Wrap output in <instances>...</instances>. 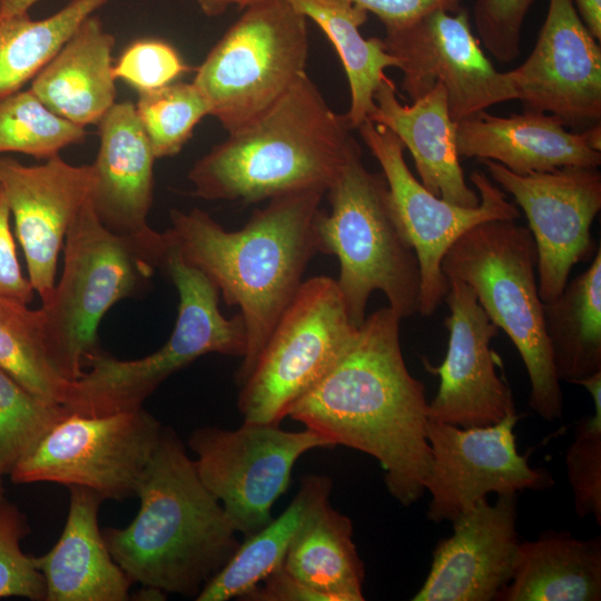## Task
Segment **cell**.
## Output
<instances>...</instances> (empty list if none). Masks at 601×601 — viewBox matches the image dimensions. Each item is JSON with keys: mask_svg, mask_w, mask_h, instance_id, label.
<instances>
[{"mask_svg": "<svg viewBox=\"0 0 601 601\" xmlns=\"http://www.w3.org/2000/svg\"><path fill=\"white\" fill-rule=\"evenodd\" d=\"M401 319L387 306L365 318L334 366L289 408L287 417L375 457L390 494L410 506L425 492L431 450L428 402L407 370Z\"/></svg>", "mask_w": 601, "mask_h": 601, "instance_id": "6da1fadb", "label": "cell"}, {"mask_svg": "<svg viewBox=\"0 0 601 601\" xmlns=\"http://www.w3.org/2000/svg\"><path fill=\"white\" fill-rule=\"evenodd\" d=\"M324 195L306 190L274 197L238 230L225 229L198 208L170 211L167 245L199 269L227 305L240 309L247 349L235 373L239 386L319 252Z\"/></svg>", "mask_w": 601, "mask_h": 601, "instance_id": "7a4b0ae2", "label": "cell"}, {"mask_svg": "<svg viewBox=\"0 0 601 601\" xmlns=\"http://www.w3.org/2000/svg\"><path fill=\"white\" fill-rule=\"evenodd\" d=\"M306 72L269 108L228 132L188 173L193 195L254 204L306 190L327 191L361 146Z\"/></svg>", "mask_w": 601, "mask_h": 601, "instance_id": "3957f363", "label": "cell"}, {"mask_svg": "<svg viewBox=\"0 0 601 601\" xmlns=\"http://www.w3.org/2000/svg\"><path fill=\"white\" fill-rule=\"evenodd\" d=\"M138 513L102 531L132 583L196 599L237 550V531L206 487L177 433L162 426L136 489Z\"/></svg>", "mask_w": 601, "mask_h": 601, "instance_id": "277c9868", "label": "cell"}, {"mask_svg": "<svg viewBox=\"0 0 601 601\" xmlns=\"http://www.w3.org/2000/svg\"><path fill=\"white\" fill-rule=\"evenodd\" d=\"M62 250V272L41 309L55 362L75 381L83 373L86 356L98 349L102 317L162 268L167 244L164 233L132 237L109 230L88 200L70 225Z\"/></svg>", "mask_w": 601, "mask_h": 601, "instance_id": "5b68a950", "label": "cell"}, {"mask_svg": "<svg viewBox=\"0 0 601 601\" xmlns=\"http://www.w3.org/2000/svg\"><path fill=\"white\" fill-rule=\"evenodd\" d=\"M331 211L318 220L319 253L339 262L336 280L352 323L366 318L371 294L381 290L400 318L420 312L421 268L393 209L382 173L354 160L326 191Z\"/></svg>", "mask_w": 601, "mask_h": 601, "instance_id": "8992f818", "label": "cell"}, {"mask_svg": "<svg viewBox=\"0 0 601 601\" xmlns=\"http://www.w3.org/2000/svg\"><path fill=\"white\" fill-rule=\"evenodd\" d=\"M536 265L528 227L515 220H490L460 236L441 267L447 279L472 288L491 322L510 337L530 378V407L553 422L563 415V394L544 331Z\"/></svg>", "mask_w": 601, "mask_h": 601, "instance_id": "52a82bcc", "label": "cell"}, {"mask_svg": "<svg viewBox=\"0 0 601 601\" xmlns=\"http://www.w3.org/2000/svg\"><path fill=\"white\" fill-rule=\"evenodd\" d=\"M168 246V245H167ZM162 269L179 295L175 327L156 352L118 359L99 348L85 358L88 371L70 382L63 406L81 415H105L141 407L170 375L210 353L244 357L247 331L240 313L227 318L217 287L169 246Z\"/></svg>", "mask_w": 601, "mask_h": 601, "instance_id": "ba28073f", "label": "cell"}, {"mask_svg": "<svg viewBox=\"0 0 601 601\" xmlns=\"http://www.w3.org/2000/svg\"><path fill=\"white\" fill-rule=\"evenodd\" d=\"M307 18L287 0L254 3L196 69L193 82L227 132L277 101L305 71Z\"/></svg>", "mask_w": 601, "mask_h": 601, "instance_id": "9c48e42d", "label": "cell"}, {"mask_svg": "<svg viewBox=\"0 0 601 601\" xmlns=\"http://www.w3.org/2000/svg\"><path fill=\"white\" fill-rule=\"evenodd\" d=\"M358 328L335 279L322 275L304 280L239 386L244 422L280 424L341 358Z\"/></svg>", "mask_w": 601, "mask_h": 601, "instance_id": "30bf717a", "label": "cell"}, {"mask_svg": "<svg viewBox=\"0 0 601 601\" xmlns=\"http://www.w3.org/2000/svg\"><path fill=\"white\" fill-rule=\"evenodd\" d=\"M162 425L142 406L105 415L68 412L9 474L18 484L81 486L104 500L136 496Z\"/></svg>", "mask_w": 601, "mask_h": 601, "instance_id": "8fae6325", "label": "cell"}, {"mask_svg": "<svg viewBox=\"0 0 601 601\" xmlns=\"http://www.w3.org/2000/svg\"><path fill=\"white\" fill-rule=\"evenodd\" d=\"M188 445L200 480L244 536L272 521V506L286 492L296 461L311 450L333 447L311 428L247 422L236 430L198 427Z\"/></svg>", "mask_w": 601, "mask_h": 601, "instance_id": "7c38bea8", "label": "cell"}, {"mask_svg": "<svg viewBox=\"0 0 601 601\" xmlns=\"http://www.w3.org/2000/svg\"><path fill=\"white\" fill-rule=\"evenodd\" d=\"M363 141L378 161L390 198L420 262V314L431 316L444 302L449 288L442 260L451 245L472 227L490 220H516L520 211L504 191L480 170L471 174L480 203L464 207L430 193L408 169L404 146L388 128L371 120L357 128Z\"/></svg>", "mask_w": 601, "mask_h": 601, "instance_id": "4fadbf2b", "label": "cell"}, {"mask_svg": "<svg viewBox=\"0 0 601 601\" xmlns=\"http://www.w3.org/2000/svg\"><path fill=\"white\" fill-rule=\"evenodd\" d=\"M382 40L400 62L402 89L411 101L441 82L455 122L515 100L508 71L496 70L485 56L463 8L434 11L410 24L386 29Z\"/></svg>", "mask_w": 601, "mask_h": 601, "instance_id": "5bb4252c", "label": "cell"}, {"mask_svg": "<svg viewBox=\"0 0 601 601\" xmlns=\"http://www.w3.org/2000/svg\"><path fill=\"white\" fill-rule=\"evenodd\" d=\"M512 413L485 426L461 427L428 420L431 463L425 491L426 516L434 523L453 521L489 493L543 491L554 484L551 473L532 467L518 452Z\"/></svg>", "mask_w": 601, "mask_h": 601, "instance_id": "9a60e30c", "label": "cell"}, {"mask_svg": "<svg viewBox=\"0 0 601 601\" xmlns=\"http://www.w3.org/2000/svg\"><path fill=\"white\" fill-rule=\"evenodd\" d=\"M492 179L525 214L538 254L542 302L565 287L573 266L594 252L591 225L601 209V174L597 168L563 167L516 175L483 160Z\"/></svg>", "mask_w": 601, "mask_h": 601, "instance_id": "2e32d148", "label": "cell"}, {"mask_svg": "<svg viewBox=\"0 0 601 601\" xmlns=\"http://www.w3.org/2000/svg\"><path fill=\"white\" fill-rule=\"evenodd\" d=\"M572 0H549L529 57L508 71L524 110L553 115L565 125L601 119V48Z\"/></svg>", "mask_w": 601, "mask_h": 601, "instance_id": "e0dca14e", "label": "cell"}, {"mask_svg": "<svg viewBox=\"0 0 601 601\" xmlns=\"http://www.w3.org/2000/svg\"><path fill=\"white\" fill-rule=\"evenodd\" d=\"M447 282V352L437 367L423 359L426 371L440 377L436 395L428 403V420L461 427L494 424L516 413L512 392L495 370L491 342L499 328L467 284L456 278Z\"/></svg>", "mask_w": 601, "mask_h": 601, "instance_id": "ac0fdd59", "label": "cell"}, {"mask_svg": "<svg viewBox=\"0 0 601 601\" xmlns=\"http://www.w3.org/2000/svg\"><path fill=\"white\" fill-rule=\"evenodd\" d=\"M93 180L92 164L71 165L59 155L33 166L0 156V186L41 304L51 297L66 235L90 199Z\"/></svg>", "mask_w": 601, "mask_h": 601, "instance_id": "d6986e66", "label": "cell"}, {"mask_svg": "<svg viewBox=\"0 0 601 601\" xmlns=\"http://www.w3.org/2000/svg\"><path fill=\"white\" fill-rule=\"evenodd\" d=\"M437 542L430 572L413 601H492L512 580L520 540L518 493L487 497L453 521Z\"/></svg>", "mask_w": 601, "mask_h": 601, "instance_id": "ffe728a7", "label": "cell"}, {"mask_svg": "<svg viewBox=\"0 0 601 601\" xmlns=\"http://www.w3.org/2000/svg\"><path fill=\"white\" fill-rule=\"evenodd\" d=\"M560 118L524 110L509 117L482 111L456 122L460 157L492 160L525 176L563 167L601 165V126L581 132L565 129Z\"/></svg>", "mask_w": 601, "mask_h": 601, "instance_id": "44dd1931", "label": "cell"}, {"mask_svg": "<svg viewBox=\"0 0 601 601\" xmlns=\"http://www.w3.org/2000/svg\"><path fill=\"white\" fill-rule=\"evenodd\" d=\"M99 150L92 164L95 180L90 205L109 230L149 237L148 215L154 198L150 141L137 117L135 104L116 102L98 122Z\"/></svg>", "mask_w": 601, "mask_h": 601, "instance_id": "7402d4cb", "label": "cell"}, {"mask_svg": "<svg viewBox=\"0 0 601 601\" xmlns=\"http://www.w3.org/2000/svg\"><path fill=\"white\" fill-rule=\"evenodd\" d=\"M368 120L392 130L413 157L421 184L433 195L459 206L475 207L479 194L465 181L456 147V122L441 82L411 105L396 96L385 77L374 93Z\"/></svg>", "mask_w": 601, "mask_h": 601, "instance_id": "603a6c76", "label": "cell"}, {"mask_svg": "<svg viewBox=\"0 0 601 601\" xmlns=\"http://www.w3.org/2000/svg\"><path fill=\"white\" fill-rule=\"evenodd\" d=\"M65 528L56 544L35 556L47 589L46 601H126L132 582L112 559L98 511L104 499L95 491L69 486Z\"/></svg>", "mask_w": 601, "mask_h": 601, "instance_id": "cb8c5ba5", "label": "cell"}, {"mask_svg": "<svg viewBox=\"0 0 601 601\" xmlns=\"http://www.w3.org/2000/svg\"><path fill=\"white\" fill-rule=\"evenodd\" d=\"M115 37L96 16L86 18L31 80L30 90L56 115L98 125L116 104Z\"/></svg>", "mask_w": 601, "mask_h": 601, "instance_id": "d4e9b609", "label": "cell"}, {"mask_svg": "<svg viewBox=\"0 0 601 601\" xmlns=\"http://www.w3.org/2000/svg\"><path fill=\"white\" fill-rule=\"evenodd\" d=\"M499 601L601 600V536L549 530L520 542L514 573Z\"/></svg>", "mask_w": 601, "mask_h": 601, "instance_id": "484cf974", "label": "cell"}, {"mask_svg": "<svg viewBox=\"0 0 601 601\" xmlns=\"http://www.w3.org/2000/svg\"><path fill=\"white\" fill-rule=\"evenodd\" d=\"M283 568L324 601H363L365 569L353 541L351 519L329 501L299 529Z\"/></svg>", "mask_w": 601, "mask_h": 601, "instance_id": "4316f807", "label": "cell"}, {"mask_svg": "<svg viewBox=\"0 0 601 601\" xmlns=\"http://www.w3.org/2000/svg\"><path fill=\"white\" fill-rule=\"evenodd\" d=\"M332 481L311 474L286 510L252 535L245 536L223 569L203 588L197 601L240 599L273 571L282 566L299 529L325 502L329 501Z\"/></svg>", "mask_w": 601, "mask_h": 601, "instance_id": "83f0119b", "label": "cell"}, {"mask_svg": "<svg viewBox=\"0 0 601 601\" xmlns=\"http://www.w3.org/2000/svg\"><path fill=\"white\" fill-rule=\"evenodd\" d=\"M543 325L559 381L578 382L601 372V248L583 273L542 302Z\"/></svg>", "mask_w": 601, "mask_h": 601, "instance_id": "f1b7e54d", "label": "cell"}, {"mask_svg": "<svg viewBox=\"0 0 601 601\" xmlns=\"http://www.w3.org/2000/svg\"><path fill=\"white\" fill-rule=\"evenodd\" d=\"M307 20L315 22L334 46L347 77L351 104L345 117L357 129L375 107L374 93L386 77L385 69L398 60L382 38H364L359 28L367 11L348 0H287Z\"/></svg>", "mask_w": 601, "mask_h": 601, "instance_id": "f546056e", "label": "cell"}, {"mask_svg": "<svg viewBox=\"0 0 601 601\" xmlns=\"http://www.w3.org/2000/svg\"><path fill=\"white\" fill-rule=\"evenodd\" d=\"M108 0H70L45 19L7 12L0 0V99L36 77L80 23Z\"/></svg>", "mask_w": 601, "mask_h": 601, "instance_id": "4dcf8cb0", "label": "cell"}, {"mask_svg": "<svg viewBox=\"0 0 601 601\" xmlns=\"http://www.w3.org/2000/svg\"><path fill=\"white\" fill-rule=\"evenodd\" d=\"M0 295V367L49 404L63 405L70 385L49 347L43 312Z\"/></svg>", "mask_w": 601, "mask_h": 601, "instance_id": "1f68e13d", "label": "cell"}, {"mask_svg": "<svg viewBox=\"0 0 601 601\" xmlns=\"http://www.w3.org/2000/svg\"><path fill=\"white\" fill-rule=\"evenodd\" d=\"M86 136L83 127L56 115L30 89L0 99V155L21 152L47 160Z\"/></svg>", "mask_w": 601, "mask_h": 601, "instance_id": "d6a6232c", "label": "cell"}, {"mask_svg": "<svg viewBox=\"0 0 601 601\" xmlns=\"http://www.w3.org/2000/svg\"><path fill=\"white\" fill-rule=\"evenodd\" d=\"M135 109L156 159L177 155L209 115L208 102L194 82L139 92Z\"/></svg>", "mask_w": 601, "mask_h": 601, "instance_id": "836d02e7", "label": "cell"}, {"mask_svg": "<svg viewBox=\"0 0 601 601\" xmlns=\"http://www.w3.org/2000/svg\"><path fill=\"white\" fill-rule=\"evenodd\" d=\"M68 412L40 400L0 367V473L9 475Z\"/></svg>", "mask_w": 601, "mask_h": 601, "instance_id": "e575fe53", "label": "cell"}, {"mask_svg": "<svg viewBox=\"0 0 601 601\" xmlns=\"http://www.w3.org/2000/svg\"><path fill=\"white\" fill-rule=\"evenodd\" d=\"M578 385L592 396L594 412L581 417L574 427V439L565 454L566 474L577 515H593L601 525V372Z\"/></svg>", "mask_w": 601, "mask_h": 601, "instance_id": "d590c367", "label": "cell"}, {"mask_svg": "<svg viewBox=\"0 0 601 601\" xmlns=\"http://www.w3.org/2000/svg\"><path fill=\"white\" fill-rule=\"evenodd\" d=\"M26 516L12 503H0V598L20 597L46 601V581L35 556L26 554L21 540L29 533Z\"/></svg>", "mask_w": 601, "mask_h": 601, "instance_id": "8d00e7d4", "label": "cell"}, {"mask_svg": "<svg viewBox=\"0 0 601 601\" xmlns=\"http://www.w3.org/2000/svg\"><path fill=\"white\" fill-rule=\"evenodd\" d=\"M190 70L168 42L142 39L128 46L114 65V76L145 92L167 86Z\"/></svg>", "mask_w": 601, "mask_h": 601, "instance_id": "74e56055", "label": "cell"}, {"mask_svg": "<svg viewBox=\"0 0 601 601\" xmlns=\"http://www.w3.org/2000/svg\"><path fill=\"white\" fill-rule=\"evenodd\" d=\"M534 0H476L473 21L479 41L503 63L520 57L524 19Z\"/></svg>", "mask_w": 601, "mask_h": 601, "instance_id": "f35d334b", "label": "cell"}, {"mask_svg": "<svg viewBox=\"0 0 601 601\" xmlns=\"http://www.w3.org/2000/svg\"><path fill=\"white\" fill-rule=\"evenodd\" d=\"M10 218L8 199L0 186V295L30 304L36 292L22 273Z\"/></svg>", "mask_w": 601, "mask_h": 601, "instance_id": "ab89813d", "label": "cell"}, {"mask_svg": "<svg viewBox=\"0 0 601 601\" xmlns=\"http://www.w3.org/2000/svg\"><path fill=\"white\" fill-rule=\"evenodd\" d=\"M374 13L386 29L410 24L434 11L457 12L463 0H348Z\"/></svg>", "mask_w": 601, "mask_h": 601, "instance_id": "60d3db41", "label": "cell"}, {"mask_svg": "<svg viewBox=\"0 0 601 601\" xmlns=\"http://www.w3.org/2000/svg\"><path fill=\"white\" fill-rule=\"evenodd\" d=\"M239 600L324 601V598L288 573L282 564Z\"/></svg>", "mask_w": 601, "mask_h": 601, "instance_id": "b9f144b4", "label": "cell"}, {"mask_svg": "<svg viewBox=\"0 0 601 601\" xmlns=\"http://www.w3.org/2000/svg\"><path fill=\"white\" fill-rule=\"evenodd\" d=\"M573 6L593 37L601 40V0H572Z\"/></svg>", "mask_w": 601, "mask_h": 601, "instance_id": "7bdbcfd3", "label": "cell"}, {"mask_svg": "<svg viewBox=\"0 0 601 601\" xmlns=\"http://www.w3.org/2000/svg\"><path fill=\"white\" fill-rule=\"evenodd\" d=\"M201 11L209 17L219 16L224 13L228 7L238 6L239 8H247L254 3L263 0H196Z\"/></svg>", "mask_w": 601, "mask_h": 601, "instance_id": "ee69618b", "label": "cell"}, {"mask_svg": "<svg viewBox=\"0 0 601 601\" xmlns=\"http://www.w3.org/2000/svg\"><path fill=\"white\" fill-rule=\"evenodd\" d=\"M40 0H1L2 7L7 12L29 11Z\"/></svg>", "mask_w": 601, "mask_h": 601, "instance_id": "f6af8a7d", "label": "cell"}, {"mask_svg": "<svg viewBox=\"0 0 601 601\" xmlns=\"http://www.w3.org/2000/svg\"><path fill=\"white\" fill-rule=\"evenodd\" d=\"M3 476L1 473H0V503L3 502L6 499V495H4V485H3Z\"/></svg>", "mask_w": 601, "mask_h": 601, "instance_id": "bcb514c9", "label": "cell"}]
</instances>
